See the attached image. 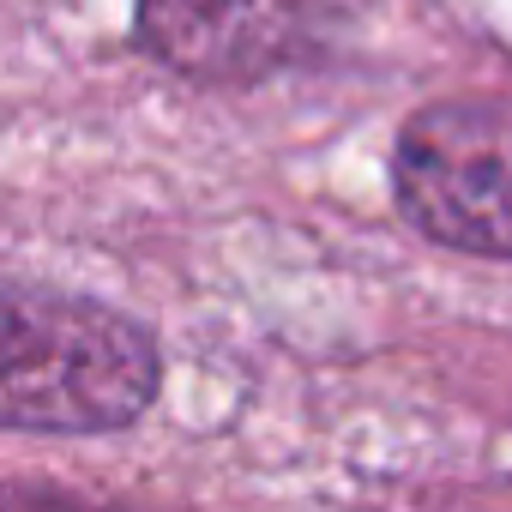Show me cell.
Here are the masks:
<instances>
[{
  "mask_svg": "<svg viewBox=\"0 0 512 512\" xmlns=\"http://www.w3.org/2000/svg\"><path fill=\"white\" fill-rule=\"evenodd\" d=\"M338 7L344 0H139V43L187 79L253 85L308 61Z\"/></svg>",
  "mask_w": 512,
  "mask_h": 512,
  "instance_id": "3",
  "label": "cell"
},
{
  "mask_svg": "<svg viewBox=\"0 0 512 512\" xmlns=\"http://www.w3.org/2000/svg\"><path fill=\"white\" fill-rule=\"evenodd\" d=\"M157 398V344L127 314L0 284V428L103 434Z\"/></svg>",
  "mask_w": 512,
  "mask_h": 512,
  "instance_id": "1",
  "label": "cell"
},
{
  "mask_svg": "<svg viewBox=\"0 0 512 512\" xmlns=\"http://www.w3.org/2000/svg\"><path fill=\"white\" fill-rule=\"evenodd\" d=\"M404 217L464 253L512 260V109L434 103L398 139Z\"/></svg>",
  "mask_w": 512,
  "mask_h": 512,
  "instance_id": "2",
  "label": "cell"
}]
</instances>
